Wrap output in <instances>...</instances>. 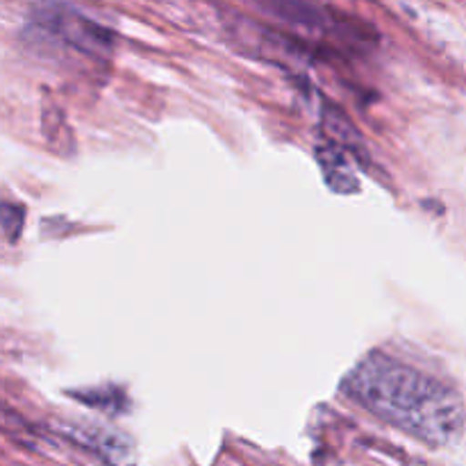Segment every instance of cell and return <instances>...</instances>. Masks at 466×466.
Listing matches in <instances>:
<instances>
[{"label": "cell", "instance_id": "1", "mask_svg": "<svg viewBox=\"0 0 466 466\" xmlns=\"http://www.w3.org/2000/svg\"><path fill=\"white\" fill-rule=\"evenodd\" d=\"M344 390L364 410L428 446L451 444L464 428L462 396L449 382L380 350L360 360Z\"/></svg>", "mask_w": 466, "mask_h": 466}, {"label": "cell", "instance_id": "2", "mask_svg": "<svg viewBox=\"0 0 466 466\" xmlns=\"http://www.w3.org/2000/svg\"><path fill=\"white\" fill-rule=\"evenodd\" d=\"M317 157L330 189L339 191V194H353V191L360 189L353 164H350L349 155H346V150L341 146H321L317 150Z\"/></svg>", "mask_w": 466, "mask_h": 466}, {"label": "cell", "instance_id": "3", "mask_svg": "<svg viewBox=\"0 0 466 466\" xmlns=\"http://www.w3.org/2000/svg\"><path fill=\"white\" fill-rule=\"evenodd\" d=\"M264 9H268L271 14H280L285 21L296 23V25H305V27L319 25L323 18L317 9L300 3H273V5H267Z\"/></svg>", "mask_w": 466, "mask_h": 466}, {"label": "cell", "instance_id": "4", "mask_svg": "<svg viewBox=\"0 0 466 466\" xmlns=\"http://www.w3.org/2000/svg\"><path fill=\"white\" fill-rule=\"evenodd\" d=\"M326 126H328V130H330V135L344 144L341 148L355 150V153H360V155L364 153L362 139H360L358 132L353 130V126L349 123V118H344L341 114H337L335 109H330V112H326Z\"/></svg>", "mask_w": 466, "mask_h": 466}, {"label": "cell", "instance_id": "5", "mask_svg": "<svg viewBox=\"0 0 466 466\" xmlns=\"http://www.w3.org/2000/svg\"><path fill=\"white\" fill-rule=\"evenodd\" d=\"M3 214H5V218H3L5 235H7L9 241H14V228H12V223H16V217L21 218V212H18V208H12V205H9V203H5Z\"/></svg>", "mask_w": 466, "mask_h": 466}]
</instances>
